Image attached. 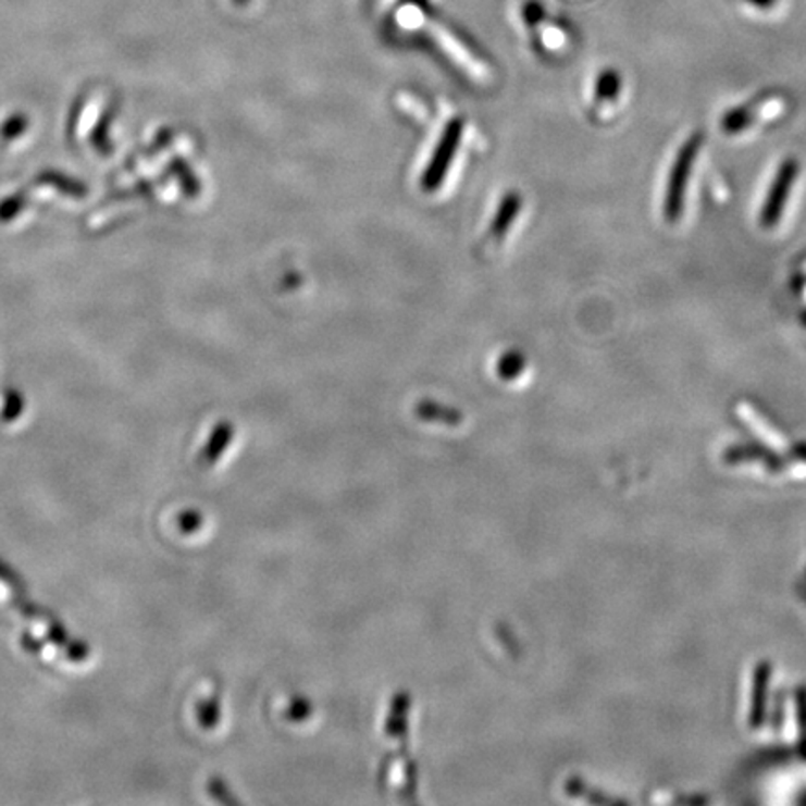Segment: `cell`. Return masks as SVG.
I'll return each instance as SVG.
<instances>
[{
	"mask_svg": "<svg viewBox=\"0 0 806 806\" xmlns=\"http://www.w3.org/2000/svg\"><path fill=\"white\" fill-rule=\"evenodd\" d=\"M704 146V133L695 132L683 142L682 148L675 156L672 169H670L667 190H665V203H662V213L669 223H675L683 213L685 206V195H687L689 182L693 176L696 158Z\"/></svg>",
	"mask_w": 806,
	"mask_h": 806,
	"instance_id": "obj_1",
	"label": "cell"
},
{
	"mask_svg": "<svg viewBox=\"0 0 806 806\" xmlns=\"http://www.w3.org/2000/svg\"><path fill=\"white\" fill-rule=\"evenodd\" d=\"M799 161L795 158H788L780 163L779 171L774 174L773 184L769 185L766 200L761 203L760 226L761 228L771 230L780 223L784 215L788 200L792 195L795 182L799 177Z\"/></svg>",
	"mask_w": 806,
	"mask_h": 806,
	"instance_id": "obj_2",
	"label": "cell"
},
{
	"mask_svg": "<svg viewBox=\"0 0 806 806\" xmlns=\"http://www.w3.org/2000/svg\"><path fill=\"white\" fill-rule=\"evenodd\" d=\"M463 129H466V122L461 119H454L450 124L446 125L445 132L441 135L439 145L433 151L432 161L422 176V189H439L441 184L445 182L446 172L450 169L458 153L459 142L463 138Z\"/></svg>",
	"mask_w": 806,
	"mask_h": 806,
	"instance_id": "obj_3",
	"label": "cell"
},
{
	"mask_svg": "<svg viewBox=\"0 0 806 806\" xmlns=\"http://www.w3.org/2000/svg\"><path fill=\"white\" fill-rule=\"evenodd\" d=\"M777 101L769 98H760L753 101V103H745V106L735 107L732 111H728L722 119V129L728 135H737V133L745 132L747 127L756 122V119L760 116H769L777 111Z\"/></svg>",
	"mask_w": 806,
	"mask_h": 806,
	"instance_id": "obj_4",
	"label": "cell"
},
{
	"mask_svg": "<svg viewBox=\"0 0 806 806\" xmlns=\"http://www.w3.org/2000/svg\"><path fill=\"white\" fill-rule=\"evenodd\" d=\"M34 185L53 187V189L62 193L64 197L77 198V200L88 197V185L85 182H80V179L70 176V174H64V172L54 171V169L41 171L38 176L34 177Z\"/></svg>",
	"mask_w": 806,
	"mask_h": 806,
	"instance_id": "obj_5",
	"label": "cell"
},
{
	"mask_svg": "<svg viewBox=\"0 0 806 806\" xmlns=\"http://www.w3.org/2000/svg\"><path fill=\"white\" fill-rule=\"evenodd\" d=\"M166 176L174 177L187 198H197L202 190L200 179L184 158H174L166 164Z\"/></svg>",
	"mask_w": 806,
	"mask_h": 806,
	"instance_id": "obj_6",
	"label": "cell"
},
{
	"mask_svg": "<svg viewBox=\"0 0 806 806\" xmlns=\"http://www.w3.org/2000/svg\"><path fill=\"white\" fill-rule=\"evenodd\" d=\"M116 112H119V106L106 107V111L101 112L98 124L94 125L92 133H90V145L94 150L98 151L99 156H111L112 153V140H111V125L116 119Z\"/></svg>",
	"mask_w": 806,
	"mask_h": 806,
	"instance_id": "obj_7",
	"label": "cell"
},
{
	"mask_svg": "<svg viewBox=\"0 0 806 806\" xmlns=\"http://www.w3.org/2000/svg\"><path fill=\"white\" fill-rule=\"evenodd\" d=\"M519 210H521V197L516 190H511L506 195L505 200L498 206L497 215L493 219L492 234L495 237L505 236L506 232L510 230L511 224L516 221Z\"/></svg>",
	"mask_w": 806,
	"mask_h": 806,
	"instance_id": "obj_8",
	"label": "cell"
},
{
	"mask_svg": "<svg viewBox=\"0 0 806 806\" xmlns=\"http://www.w3.org/2000/svg\"><path fill=\"white\" fill-rule=\"evenodd\" d=\"M28 203H30V195L25 189L15 190L12 195L2 198L0 200V224L15 221L23 211L27 210Z\"/></svg>",
	"mask_w": 806,
	"mask_h": 806,
	"instance_id": "obj_9",
	"label": "cell"
},
{
	"mask_svg": "<svg viewBox=\"0 0 806 806\" xmlns=\"http://www.w3.org/2000/svg\"><path fill=\"white\" fill-rule=\"evenodd\" d=\"M30 124H33V122H30L28 114H25V112H14V114H10V116L0 124V142H12V140H17V138L23 137V135L28 132Z\"/></svg>",
	"mask_w": 806,
	"mask_h": 806,
	"instance_id": "obj_10",
	"label": "cell"
},
{
	"mask_svg": "<svg viewBox=\"0 0 806 806\" xmlns=\"http://www.w3.org/2000/svg\"><path fill=\"white\" fill-rule=\"evenodd\" d=\"M620 86H622V80H620L618 72L607 70V72L602 73L596 83L597 101H602V103L604 101H615L620 94Z\"/></svg>",
	"mask_w": 806,
	"mask_h": 806,
	"instance_id": "obj_11",
	"label": "cell"
},
{
	"mask_svg": "<svg viewBox=\"0 0 806 806\" xmlns=\"http://www.w3.org/2000/svg\"><path fill=\"white\" fill-rule=\"evenodd\" d=\"M524 367L523 357L518 354H506L505 357H503V361H500V364H498V372H500V375L503 377H508V380H511V377H516L518 375L519 370Z\"/></svg>",
	"mask_w": 806,
	"mask_h": 806,
	"instance_id": "obj_12",
	"label": "cell"
},
{
	"mask_svg": "<svg viewBox=\"0 0 806 806\" xmlns=\"http://www.w3.org/2000/svg\"><path fill=\"white\" fill-rule=\"evenodd\" d=\"M174 137H176V133H174L172 127H164V129H161V132L153 137V140H151L150 148H148V156L153 158V156H158L161 151L166 150V148L172 145Z\"/></svg>",
	"mask_w": 806,
	"mask_h": 806,
	"instance_id": "obj_13",
	"label": "cell"
},
{
	"mask_svg": "<svg viewBox=\"0 0 806 806\" xmlns=\"http://www.w3.org/2000/svg\"><path fill=\"white\" fill-rule=\"evenodd\" d=\"M153 190H156V184H150V182H140V184L135 185L132 189L122 190V193H119L116 197L109 198V202H114V200H133V198L150 197Z\"/></svg>",
	"mask_w": 806,
	"mask_h": 806,
	"instance_id": "obj_14",
	"label": "cell"
},
{
	"mask_svg": "<svg viewBox=\"0 0 806 806\" xmlns=\"http://www.w3.org/2000/svg\"><path fill=\"white\" fill-rule=\"evenodd\" d=\"M21 411H23V398H21V394L17 390H8L7 406H4L2 417L7 420H14L15 417H20Z\"/></svg>",
	"mask_w": 806,
	"mask_h": 806,
	"instance_id": "obj_15",
	"label": "cell"
},
{
	"mask_svg": "<svg viewBox=\"0 0 806 806\" xmlns=\"http://www.w3.org/2000/svg\"><path fill=\"white\" fill-rule=\"evenodd\" d=\"M751 2H753V4H756V7H760V8H769V7H773L774 4V0H751Z\"/></svg>",
	"mask_w": 806,
	"mask_h": 806,
	"instance_id": "obj_16",
	"label": "cell"
},
{
	"mask_svg": "<svg viewBox=\"0 0 806 806\" xmlns=\"http://www.w3.org/2000/svg\"><path fill=\"white\" fill-rule=\"evenodd\" d=\"M236 2H239V4H245V2H247V0H236Z\"/></svg>",
	"mask_w": 806,
	"mask_h": 806,
	"instance_id": "obj_17",
	"label": "cell"
}]
</instances>
